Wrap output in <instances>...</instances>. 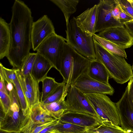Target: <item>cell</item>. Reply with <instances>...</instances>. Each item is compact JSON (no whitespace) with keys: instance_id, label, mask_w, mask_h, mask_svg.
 <instances>
[{"instance_id":"4316f807","label":"cell","mask_w":133,"mask_h":133,"mask_svg":"<svg viewBox=\"0 0 133 133\" xmlns=\"http://www.w3.org/2000/svg\"><path fill=\"white\" fill-rule=\"evenodd\" d=\"M67 91L66 90V85L63 81L56 90L43 102L40 103L43 105L58 101L63 97L66 96Z\"/></svg>"},{"instance_id":"ba28073f","label":"cell","mask_w":133,"mask_h":133,"mask_svg":"<svg viewBox=\"0 0 133 133\" xmlns=\"http://www.w3.org/2000/svg\"><path fill=\"white\" fill-rule=\"evenodd\" d=\"M66 39L55 33L45 39L36 51L47 59L53 67L60 71L61 57Z\"/></svg>"},{"instance_id":"ffe728a7","label":"cell","mask_w":133,"mask_h":133,"mask_svg":"<svg viewBox=\"0 0 133 133\" xmlns=\"http://www.w3.org/2000/svg\"><path fill=\"white\" fill-rule=\"evenodd\" d=\"M57 6L63 13L66 25L69 22L70 16L76 11L79 1V0H50Z\"/></svg>"},{"instance_id":"ab89813d","label":"cell","mask_w":133,"mask_h":133,"mask_svg":"<svg viewBox=\"0 0 133 133\" xmlns=\"http://www.w3.org/2000/svg\"><path fill=\"white\" fill-rule=\"evenodd\" d=\"M124 132L125 133H133V131L130 130H128L124 131Z\"/></svg>"},{"instance_id":"f1b7e54d","label":"cell","mask_w":133,"mask_h":133,"mask_svg":"<svg viewBox=\"0 0 133 133\" xmlns=\"http://www.w3.org/2000/svg\"><path fill=\"white\" fill-rule=\"evenodd\" d=\"M64 115L65 116L63 115L59 119L60 122L63 123H70L84 127L91 125L95 123L96 121H92V120L88 119Z\"/></svg>"},{"instance_id":"d6986e66","label":"cell","mask_w":133,"mask_h":133,"mask_svg":"<svg viewBox=\"0 0 133 133\" xmlns=\"http://www.w3.org/2000/svg\"><path fill=\"white\" fill-rule=\"evenodd\" d=\"M56 119L43 108L40 102L33 106L30 110L29 120L33 123H44Z\"/></svg>"},{"instance_id":"83f0119b","label":"cell","mask_w":133,"mask_h":133,"mask_svg":"<svg viewBox=\"0 0 133 133\" xmlns=\"http://www.w3.org/2000/svg\"><path fill=\"white\" fill-rule=\"evenodd\" d=\"M85 127L60 121L55 126V130L61 133H75L83 130Z\"/></svg>"},{"instance_id":"9a60e30c","label":"cell","mask_w":133,"mask_h":133,"mask_svg":"<svg viewBox=\"0 0 133 133\" xmlns=\"http://www.w3.org/2000/svg\"><path fill=\"white\" fill-rule=\"evenodd\" d=\"M52 67V65L47 59L37 53L31 74L34 79L39 83L47 76L49 71Z\"/></svg>"},{"instance_id":"6da1fadb","label":"cell","mask_w":133,"mask_h":133,"mask_svg":"<svg viewBox=\"0 0 133 133\" xmlns=\"http://www.w3.org/2000/svg\"><path fill=\"white\" fill-rule=\"evenodd\" d=\"M11 8L9 23L11 41L6 57L13 69L20 70L32 48L31 31L34 19L31 9L23 1L15 0Z\"/></svg>"},{"instance_id":"277c9868","label":"cell","mask_w":133,"mask_h":133,"mask_svg":"<svg viewBox=\"0 0 133 133\" xmlns=\"http://www.w3.org/2000/svg\"><path fill=\"white\" fill-rule=\"evenodd\" d=\"M66 42L78 53L90 61L95 60L93 38L87 36L77 25L75 17L66 25Z\"/></svg>"},{"instance_id":"7402d4cb","label":"cell","mask_w":133,"mask_h":133,"mask_svg":"<svg viewBox=\"0 0 133 133\" xmlns=\"http://www.w3.org/2000/svg\"><path fill=\"white\" fill-rule=\"evenodd\" d=\"M92 37L108 51L125 58H127V55L124 49L109 41L100 37L95 34L93 35Z\"/></svg>"},{"instance_id":"b9f144b4","label":"cell","mask_w":133,"mask_h":133,"mask_svg":"<svg viewBox=\"0 0 133 133\" xmlns=\"http://www.w3.org/2000/svg\"><path fill=\"white\" fill-rule=\"evenodd\" d=\"M0 133H16L15 132H10L4 131L0 130Z\"/></svg>"},{"instance_id":"2e32d148","label":"cell","mask_w":133,"mask_h":133,"mask_svg":"<svg viewBox=\"0 0 133 133\" xmlns=\"http://www.w3.org/2000/svg\"><path fill=\"white\" fill-rule=\"evenodd\" d=\"M11 41L9 23L1 17L0 18V59L8 56Z\"/></svg>"},{"instance_id":"5bb4252c","label":"cell","mask_w":133,"mask_h":133,"mask_svg":"<svg viewBox=\"0 0 133 133\" xmlns=\"http://www.w3.org/2000/svg\"><path fill=\"white\" fill-rule=\"evenodd\" d=\"M97 14V5L95 4L75 17L77 25L87 36L92 37L95 34Z\"/></svg>"},{"instance_id":"44dd1931","label":"cell","mask_w":133,"mask_h":133,"mask_svg":"<svg viewBox=\"0 0 133 133\" xmlns=\"http://www.w3.org/2000/svg\"><path fill=\"white\" fill-rule=\"evenodd\" d=\"M66 96L59 100L50 103L41 104L42 107L53 117L59 119L67 110L66 104L65 100Z\"/></svg>"},{"instance_id":"d4e9b609","label":"cell","mask_w":133,"mask_h":133,"mask_svg":"<svg viewBox=\"0 0 133 133\" xmlns=\"http://www.w3.org/2000/svg\"><path fill=\"white\" fill-rule=\"evenodd\" d=\"M15 72L19 81L27 101L30 110L32 107L40 102H38L35 98L27 90L25 86L24 76L22 74L20 70L15 69Z\"/></svg>"},{"instance_id":"4dcf8cb0","label":"cell","mask_w":133,"mask_h":133,"mask_svg":"<svg viewBox=\"0 0 133 133\" xmlns=\"http://www.w3.org/2000/svg\"><path fill=\"white\" fill-rule=\"evenodd\" d=\"M37 55V53H30L25 61L20 70L22 74L24 76L31 72L33 65Z\"/></svg>"},{"instance_id":"ac0fdd59","label":"cell","mask_w":133,"mask_h":133,"mask_svg":"<svg viewBox=\"0 0 133 133\" xmlns=\"http://www.w3.org/2000/svg\"><path fill=\"white\" fill-rule=\"evenodd\" d=\"M87 73L90 77L98 81L109 84V76L107 71L102 63L96 60L90 61Z\"/></svg>"},{"instance_id":"8992f818","label":"cell","mask_w":133,"mask_h":133,"mask_svg":"<svg viewBox=\"0 0 133 133\" xmlns=\"http://www.w3.org/2000/svg\"><path fill=\"white\" fill-rule=\"evenodd\" d=\"M94 111L101 121L116 126L121 125L116 103L106 95L98 94H84Z\"/></svg>"},{"instance_id":"d6a6232c","label":"cell","mask_w":133,"mask_h":133,"mask_svg":"<svg viewBox=\"0 0 133 133\" xmlns=\"http://www.w3.org/2000/svg\"><path fill=\"white\" fill-rule=\"evenodd\" d=\"M121 8L133 18V0H116Z\"/></svg>"},{"instance_id":"e0dca14e","label":"cell","mask_w":133,"mask_h":133,"mask_svg":"<svg viewBox=\"0 0 133 133\" xmlns=\"http://www.w3.org/2000/svg\"><path fill=\"white\" fill-rule=\"evenodd\" d=\"M77 133H125L119 126L107 124L101 121H96L93 124L86 127L84 129Z\"/></svg>"},{"instance_id":"836d02e7","label":"cell","mask_w":133,"mask_h":133,"mask_svg":"<svg viewBox=\"0 0 133 133\" xmlns=\"http://www.w3.org/2000/svg\"><path fill=\"white\" fill-rule=\"evenodd\" d=\"M115 1L119 10L120 22L124 24V23L133 19L132 17L128 14L121 8L116 0H115Z\"/></svg>"},{"instance_id":"7bdbcfd3","label":"cell","mask_w":133,"mask_h":133,"mask_svg":"<svg viewBox=\"0 0 133 133\" xmlns=\"http://www.w3.org/2000/svg\"><path fill=\"white\" fill-rule=\"evenodd\" d=\"M132 70L133 71V64H132Z\"/></svg>"},{"instance_id":"52a82bcc","label":"cell","mask_w":133,"mask_h":133,"mask_svg":"<svg viewBox=\"0 0 133 133\" xmlns=\"http://www.w3.org/2000/svg\"><path fill=\"white\" fill-rule=\"evenodd\" d=\"M66 97L67 110L65 112L78 115H86L95 120L100 119L84 94L74 85H71L68 88Z\"/></svg>"},{"instance_id":"f35d334b","label":"cell","mask_w":133,"mask_h":133,"mask_svg":"<svg viewBox=\"0 0 133 133\" xmlns=\"http://www.w3.org/2000/svg\"><path fill=\"white\" fill-rule=\"evenodd\" d=\"M5 83L6 88L8 93L12 90L14 88V85L11 82H5Z\"/></svg>"},{"instance_id":"d590c367","label":"cell","mask_w":133,"mask_h":133,"mask_svg":"<svg viewBox=\"0 0 133 133\" xmlns=\"http://www.w3.org/2000/svg\"><path fill=\"white\" fill-rule=\"evenodd\" d=\"M124 26L133 38V19L124 24Z\"/></svg>"},{"instance_id":"7c38bea8","label":"cell","mask_w":133,"mask_h":133,"mask_svg":"<svg viewBox=\"0 0 133 133\" xmlns=\"http://www.w3.org/2000/svg\"><path fill=\"white\" fill-rule=\"evenodd\" d=\"M116 104L121 128L124 131H133V102L130 97L127 86Z\"/></svg>"},{"instance_id":"e575fe53","label":"cell","mask_w":133,"mask_h":133,"mask_svg":"<svg viewBox=\"0 0 133 133\" xmlns=\"http://www.w3.org/2000/svg\"><path fill=\"white\" fill-rule=\"evenodd\" d=\"M115 3L116 4L111 11L112 15L115 19L120 22L119 10L116 2Z\"/></svg>"},{"instance_id":"f546056e","label":"cell","mask_w":133,"mask_h":133,"mask_svg":"<svg viewBox=\"0 0 133 133\" xmlns=\"http://www.w3.org/2000/svg\"><path fill=\"white\" fill-rule=\"evenodd\" d=\"M15 71V69L6 68L0 63V76L3 77L5 82H10L13 84L14 83L17 77Z\"/></svg>"},{"instance_id":"8d00e7d4","label":"cell","mask_w":133,"mask_h":133,"mask_svg":"<svg viewBox=\"0 0 133 133\" xmlns=\"http://www.w3.org/2000/svg\"><path fill=\"white\" fill-rule=\"evenodd\" d=\"M59 119L56 122L46 127L39 133H50L55 130V126L59 121Z\"/></svg>"},{"instance_id":"1f68e13d","label":"cell","mask_w":133,"mask_h":133,"mask_svg":"<svg viewBox=\"0 0 133 133\" xmlns=\"http://www.w3.org/2000/svg\"><path fill=\"white\" fill-rule=\"evenodd\" d=\"M11 101L9 93L0 90V109L5 113L8 112Z\"/></svg>"},{"instance_id":"603a6c76","label":"cell","mask_w":133,"mask_h":133,"mask_svg":"<svg viewBox=\"0 0 133 133\" xmlns=\"http://www.w3.org/2000/svg\"><path fill=\"white\" fill-rule=\"evenodd\" d=\"M42 90L40 102L42 103L62 83H58L53 78L47 76L42 82Z\"/></svg>"},{"instance_id":"9c48e42d","label":"cell","mask_w":133,"mask_h":133,"mask_svg":"<svg viewBox=\"0 0 133 133\" xmlns=\"http://www.w3.org/2000/svg\"><path fill=\"white\" fill-rule=\"evenodd\" d=\"M115 4V0H101L97 4L95 34L109 28L124 26V24L115 19L112 15L111 11Z\"/></svg>"},{"instance_id":"4fadbf2b","label":"cell","mask_w":133,"mask_h":133,"mask_svg":"<svg viewBox=\"0 0 133 133\" xmlns=\"http://www.w3.org/2000/svg\"><path fill=\"white\" fill-rule=\"evenodd\" d=\"M97 35L124 49L133 45V38L125 26L109 28L99 32Z\"/></svg>"},{"instance_id":"3957f363","label":"cell","mask_w":133,"mask_h":133,"mask_svg":"<svg viewBox=\"0 0 133 133\" xmlns=\"http://www.w3.org/2000/svg\"><path fill=\"white\" fill-rule=\"evenodd\" d=\"M90 61L65 43L62 51L59 72L66 85V90L82 74L87 73Z\"/></svg>"},{"instance_id":"7a4b0ae2","label":"cell","mask_w":133,"mask_h":133,"mask_svg":"<svg viewBox=\"0 0 133 133\" xmlns=\"http://www.w3.org/2000/svg\"><path fill=\"white\" fill-rule=\"evenodd\" d=\"M93 40L96 60L104 65L109 77L121 84L127 82L133 77L132 66L127 63L124 57L109 51L93 38Z\"/></svg>"},{"instance_id":"cb8c5ba5","label":"cell","mask_w":133,"mask_h":133,"mask_svg":"<svg viewBox=\"0 0 133 133\" xmlns=\"http://www.w3.org/2000/svg\"><path fill=\"white\" fill-rule=\"evenodd\" d=\"M13 84L18 96L21 108L23 114L25 116H28L30 112L29 105L17 76Z\"/></svg>"},{"instance_id":"30bf717a","label":"cell","mask_w":133,"mask_h":133,"mask_svg":"<svg viewBox=\"0 0 133 133\" xmlns=\"http://www.w3.org/2000/svg\"><path fill=\"white\" fill-rule=\"evenodd\" d=\"M51 20L46 15L34 22L31 31L32 48L36 51L40 44L52 34L55 33Z\"/></svg>"},{"instance_id":"60d3db41","label":"cell","mask_w":133,"mask_h":133,"mask_svg":"<svg viewBox=\"0 0 133 133\" xmlns=\"http://www.w3.org/2000/svg\"><path fill=\"white\" fill-rule=\"evenodd\" d=\"M50 133H61L58 131L57 130H55L53 131H51Z\"/></svg>"},{"instance_id":"74e56055","label":"cell","mask_w":133,"mask_h":133,"mask_svg":"<svg viewBox=\"0 0 133 133\" xmlns=\"http://www.w3.org/2000/svg\"><path fill=\"white\" fill-rule=\"evenodd\" d=\"M127 86L130 97L133 102V77L130 80Z\"/></svg>"},{"instance_id":"484cf974","label":"cell","mask_w":133,"mask_h":133,"mask_svg":"<svg viewBox=\"0 0 133 133\" xmlns=\"http://www.w3.org/2000/svg\"><path fill=\"white\" fill-rule=\"evenodd\" d=\"M25 86L28 91L40 102L39 83L37 82L31 74L24 76Z\"/></svg>"},{"instance_id":"8fae6325","label":"cell","mask_w":133,"mask_h":133,"mask_svg":"<svg viewBox=\"0 0 133 133\" xmlns=\"http://www.w3.org/2000/svg\"><path fill=\"white\" fill-rule=\"evenodd\" d=\"M84 94H98L112 95L114 89L109 84L98 81L90 77L87 73L81 75L73 84Z\"/></svg>"},{"instance_id":"5b68a950","label":"cell","mask_w":133,"mask_h":133,"mask_svg":"<svg viewBox=\"0 0 133 133\" xmlns=\"http://www.w3.org/2000/svg\"><path fill=\"white\" fill-rule=\"evenodd\" d=\"M11 104L7 113L1 110L0 130L20 133L27 122L28 116H25L21 110L19 99L15 89L9 93Z\"/></svg>"}]
</instances>
